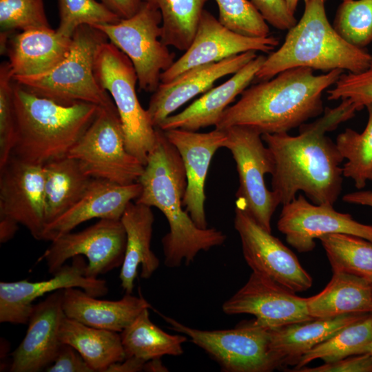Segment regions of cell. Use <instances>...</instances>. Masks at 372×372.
Instances as JSON below:
<instances>
[{
    "label": "cell",
    "instance_id": "cell-1",
    "mask_svg": "<svg viewBox=\"0 0 372 372\" xmlns=\"http://www.w3.org/2000/svg\"><path fill=\"white\" fill-rule=\"evenodd\" d=\"M356 112L351 101L343 99L335 107H326L313 122L301 125L297 136L262 135L273 158L271 188L280 205L291 202L301 191L315 204L333 205L342 190L340 165L344 158L327 134Z\"/></svg>",
    "mask_w": 372,
    "mask_h": 372
},
{
    "label": "cell",
    "instance_id": "cell-2",
    "mask_svg": "<svg viewBox=\"0 0 372 372\" xmlns=\"http://www.w3.org/2000/svg\"><path fill=\"white\" fill-rule=\"evenodd\" d=\"M342 70L315 75L309 68L285 70L246 88L223 112L215 128H252L262 134L288 132L324 112L322 95L334 85Z\"/></svg>",
    "mask_w": 372,
    "mask_h": 372
},
{
    "label": "cell",
    "instance_id": "cell-3",
    "mask_svg": "<svg viewBox=\"0 0 372 372\" xmlns=\"http://www.w3.org/2000/svg\"><path fill=\"white\" fill-rule=\"evenodd\" d=\"M156 130L155 145L138 180L141 192L134 202L155 207L165 215L169 227L162 238L165 265L173 268L189 265L200 251L223 244L226 236L215 228L198 227L183 209L187 187L183 160L163 131Z\"/></svg>",
    "mask_w": 372,
    "mask_h": 372
},
{
    "label": "cell",
    "instance_id": "cell-4",
    "mask_svg": "<svg viewBox=\"0 0 372 372\" xmlns=\"http://www.w3.org/2000/svg\"><path fill=\"white\" fill-rule=\"evenodd\" d=\"M12 96L16 139L11 156L41 166L68 156L100 107L85 102L59 103L14 81Z\"/></svg>",
    "mask_w": 372,
    "mask_h": 372
},
{
    "label": "cell",
    "instance_id": "cell-5",
    "mask_svg": "<svg viewBox=\"0 0 372 372\" xmlns=\"http://www.w3.org/2000/svg\"><path fill=\"white\" fill-rule=\"evenodd\" d=\"M327 0H308L298 22L287 30L281 46L266 57L256 73L260 81L289 68L305 67L330 72L358 73L369 65L371 54L345 41L328 21Z\"/></svg>",
    "mask_w": 372,
    "mask_h": 372
},
{
    "label": "cell",
    "instance_id": "cell-6",
    "mask_svg": "<svg viewBox=\"0 0 372 372\" xmlns=\"http://www.w3.org/2000/svg\"><path fill=\"white\" fill-rule=\"evenodd\" d=\"M107 40L98 29L81 25L72 37L69 54L54 68L41 74L14 76L12 80L34 94L63 105L85 102L115 108L110 95L100 85L94 74L98 49Z\"/></svg>",
    "mask_w": 372,
    "mask_h": 372
},
{
    "label": "cell",
    "instance_id": "cell-7",
    "mask_svg": "<svg viewBox=\"0 0 372 372\" xmlns=\"http://www.w3.org/2000/svg\"><path fill=\"white\" fill-rule=\"evenodd\" d=\"M94 74L116 105L127 150L145 166L155 145L157 130L138 99V77L132 61L113 43L105 41L98 49Z\"/></svg>",
    "mask_w": 372,
    "mask_h": 372
},
{
    "label": "cell",
    "instance_id": "cell-8",
    "mask_svg": "<svg viewBox=\"0 0 372 372\" xmlns=\"http://www.w3.org/2000/svg\"><path fill=\"white\" fill-rule=\"evenodd\" d=\"M161 23L160 10L143 1L132 17L116 23L92 26L128 56L136 71L139 89L147 92L156 90L161 74L175 61V54L161 40Z\"/></svg>",
    "mask_w": 372,
    "mask_h": 372
},
{
    "label": "cell",
    "instance_id": "cell-9",
    "mask_svg": "<svg viewBox=\"0 0 372 372\" xmlns=\"http://www.w3.org/2000/svg\"><path fill=\"white\" fill-rule=\"evenodd\" d=\"M68 156L76 160L90 178L120 185L138 182L144 165L126 149L116 107L98 113Z\"/></svg>",
    "mask_w": 372,
    "mask_h": 372
},
{
    "label": "cell",
    "instance_id": "cell-10",
    "mask_svg": "<svg viewBox=\"0 0 372 372\" xmlns=\"http://www.w3.org/2000/svg\"><path fill=\"white\" fill-rule=\"evenodd\" d=\"M170 327L210 355L228 372H269L280 366L270 349V329L255 320L236 328L200 330L160 313Z\"/></svg>",
    "mask_w": 372,
    "mask_h": 372
},
{
    "label": "cell",
    "instance_id": "cell-11",
    "mask_svg": "<svg viewBox=\"0 0 372 372\" xmlns=\"http://www.w3.org/2000/svg\"><path fill=\"white\" fill-rule=\"evenodd\" d=\"M225 131L223 147L231 152L239 178L236 205L271 232V217L280 203L275 193L267 189L265 176L274 171L273 156L264 145L259 132L244 126H233Z\"/></svg>",
    "mask_w": 372,
    "mask_h": 372
},
{
    "label": "cell",
    "instance_id": "cell-12",
    "mask_svg": "<svg viewBox=\"0 0 372 372\" xmlns=\"http://www.w3.org/2000/svg\"><path fill=\"white\" fill-rule=\"evenodd\" d=\"M39 260H44L52 275L76 256H85V276L98 278L121 267L126 248V233L121 220L100 219L79 232H68L51 241Z\"/></svg>",
    "mask_w": 372,
    "mask_h": 372
},
{
    "label": "cell",
    "instance_id": "cell-13",
    "mask_svg": "<svg viewBox=\"0 0 372 372\" xmlns=\"http://www.w3.org/2000/svg\"><path fill=\"white\" fill-rule=\"evenodd\" d=\"M234 227L240 238L244 258L252 272L270 278L294 293L311 287L313 279L296 256L238 205Z\"/></svg>",
    "mask_w": 372,
    "mask_h": 372
},
{
    "label": "cell",
    "instance_id": "cell-14",
    "mask_svg": "<svg viewBox=\"0 0 372 372\" xmlns=\"http://www.w3.org/2000/svg\"><path fill=\"white\" fill-rule=\"evenodd\" d=\"M278 38L249 37L224 26L209 12L203 10L193 41L185 53L161 76L167 83L185 71L218 62L248 51L271 53L278 45Z\"/></svg>",
    "mask_w": 372,
    "mask_h": 372
},
{
    "label": "cell",
    "instance_id": "cell-15",
    "mask_svg": "<svg viewBox=\"0 0 372 372\" xmlns=\"http://www.w3.org/2000/svg\"><path fill=\"white\" fill-rule=\"evenodd\" d=\"M222 309L227 315H253L258 324L268 329L313 319L308 312L307 298L298 296L270 278L254 272L223 303Z\"/></svg>",
    "mask_w": 372,
    "mask_h": 372
},
{
    "label": "cell",
    "instance_id": "cell-16",
    "mask_svg": "<svg viewBox=\"0 0 372 372\" xmlns=\"http://www.w3.org/2000/svg\"><path fill=\"white\" fill-rule=\"evenodd\" d=\"M278 230L300 253L311 251L316 239L330 234H347L372 241V225L360 223L329 204H311L302 194L282 205Z\"/></svg>",
    "mask_w": 372,
    "mask_h": 372
},
{
    "label": "cell",
    "instance_id": "cell-17",
    "mask_svg": "<svg viewBox=\"0 0 372 372\" xmlns=\"http://www.w3.org/2000/svg\"><path fill=\"white\" fill-rule=\"evenodd\" d=\"M0 217L22 225L41 240L46 225L43 166L11 156L0 167Z\"/></svg>",
    "mask_w": 372,
    "mask_h": 372
},
{
    "label": "cell",
    "instance_id": "cell-18",
    "mask_svg": "<svg viewBox=\"0 0 372 372\" xmlns=\"http://www.w3.org/2000/svg\"><path fill=\"white\" fill-rule=\"evenodd\" d=\"M86 267L83 257L76 256L72 258L71 265H64L49 280L1 282L0 322L28 324L34 301L49 292L79 287L94 297L106 295L108 293L106 281L85 276Z\"/></svg>",
    "mask_w": 372,
    "mask_h": 372
},
{
    "label": "cell",
    "instance_id": "cell-19",
    "mask_svg": "<svg viewBox=\"0 0 372 372\" xmlns=\"http://www.w3.org/2000/svg\"><path fill=\"white\" fill-rule=\"evenodd\" d=\"M163 132L179 152L185 169L187 187L183 207L198 227L206 229L205 183L214 154L223 147L226 132L216 128L205 133L181 129Z\"/></svg>",
    "mask_w": 372,
    "mask_h": 372
},
{
    "label": "cell",
    "instance_id": "cell-20",
    "mask_svg": "<svg viewBox=\"0 0 372 372\" xmlns=\"http://www.w3.org/2000/svg\"><path fill=\"white\" fill-rule=\"evenodd\" d=\"M63 289L54 291L34 305L26 334L12 353L11 372H39L54 361L63 344L59 336L66 316L63 309Z\"/></svg>",
    "mask_w": 372,
    "mask_h": 372
},
{
    "label": "cell",
    "instance_id": "cell-21",
    "mask_svg": "<svg viewBox=\"0 0 372 372\" xmlns=\"http://www.w3.org/2000/svg\"><path fill=\"white\" fill-rule=\"evenodd\" d=\"M248 51L222 61L191 68L167 83H161L153 92L147 112L153 126L158 128L183 105L212 88L219 79L234 74L257 56Z\"/></svg>",
    "mask_w": 372,
    "mask_h": 372
},
{
    "label": "cell",
    "instance_id": "cell-22",
    "mask_svg": "<svg viewBox=\"0 0 372 372\" xmlns=\"http://www.w3.org/2000/svg\"><path fill=\"white\" fill-rule=\"evenodd\" d=\"M141 192L138 182L120 185L93 178L76 204L46 225L41 240L52 241L93 218L121 220L127 205L136 200Z\"/></svg>",
    "mask_w": 372,
    "mask_h": 372
},
{
    "label": "cell",
    "instance_id": "cell-23",
    "mask_svg": "<svg viewBox=\"0 0 372 372\" xmlns=\"http://www.w3.org/2000/svg\"><path fill=\"white\" fill-rule=\"evenodd\" d=\"M266 56L258 55L225 83L211 88L180 112L168 116L158 127L163 131L181 129L198 131L216 126L224 111L256 78Z\"/></svg>",
    "mask_w": 372,
    "mask_h": 372
},
{
    "label": "cell",
    "instance_id": "cell-24",
    "mask_svg": "<svg viewBox=\"0 0 372 372\" xmlns=\"http://www.w3.org/2000/svg\"><path fill=\"white\" fill-rule=\"evenodd\" d=\"M72 37L50 27L21 31L8 42L6 52L12 78L45 73L69 54Z\"/></svg>",
    "mask_w": 372,
    "mask_h": 372
},
{
    "label": "cell",
    "instance_id": "cell-25",
    "mask_svg": "<svg viewBox=\"0 0 372 372\" xmlns=\"http://www.w3.org/2000/svg\"><path fill=\"white\" fill-rule=\"evenodd\" d=\"M89 295L83 289H63V309L67 317L85 325L116 332L128 327L151 304L142 296L125 295L118 300H104Z\"/></svg>",
    "mask_w": 372,
    "mask_h": 372
},
{
    "label": "cell",
    "instance_id": "cell-26",
    "mask_svg": "<svg viewBox=\"0 0 372 372\" xmlns=\"http://www.w3.org/2000/svg\"><path fill=\"white\" fill-rule=\"evenodd\" d=\"M121 221L126 233V248L119 278L125 293H131L138 266L141 267V278L147 279L160 265L151 249L154 216L150 207L132 201Z\"/></svg>",
    "mask_w": 372,
    "mask_h": 372
},
{
    "label": "cell",
    "instance_id": "cell-27",
    "mask_svg": "<svg viewBox=\"0 0 372 372\" xmlns=\"http://www.w3.org/2000/svg\"><path fill=\"white\" fill-rule=\"evenodd\" d=\"M369 313H351L270 329V349L280 366L296 365L300 358L349 324Z\"/></svg>",
    "mask_w": 372,
    "mask_h": 372
},
{
    "label": "cell",
    "instance_id": "cell-28",
    "mask_svg": "<svg viewBox=\"0 0 372 372\" xmlns=\"http://www.w3.org/2000/svg\"><path fill=\"white\" fill-rule=\"evenodd\" d=\"M326 287L307 298L310 316L328 318L351 313H372V282L347 273L333 272Z\"/></svg>",
    "mask_w": 372,
    "mask_h": 372
},
{
    "label": "cell",
    "instance_id": "cell-29",
    "mask_svg": "<svg viewBox=\"0 0 372 372\" xmlns=\"http://www.w3.org/2000/svg\"><path fill=\"white\" fill-rule=\"evenodd\" d=\"M62 343L74 347L94 372H105L112 364L125 358L118 332L85 325L67 316L59 333Z\"/></svg>",
    "mask_w": 372,
    "mask_h": 372
},
{
    "label": "cell",
    "instance_id": "cell-30",
    "mask_svg": "<svg viewBox=\"0 0 372 372\" xmlns=\"http://www.w3.org/2000/svg\"><path fill=\"white\" fill-rule=\"evenodd\" d=\"M43 168L47 225L76 204L93 178L82 170L76 160L69 156L49 162Z\"/></svg>",
    "mask_w": 372,
    "mask_h": 372
},
{
    "label": "cell",
    "instance_id": "cell-31",
    "mask_svg": "<svg viewBox=\"0 0 372 372\" xmlns=\"http://www.w3.org/2000/svg\"><path fill=\"white\" fill-rule=\"evenodd\" d=\"M148 309H143L121 332L125 358L135 357L147 361L167 355L183 354V344L187 337L172 335L160 329L150 320Z\"/></svg>",
    "mask_w": 372,
    "mask_h": 372
},
{
    "label": "cell",
    "instance_id": "cell-32",
    "mask_svg": "<svg viewBox=\"0 0 372 372\" xmlns=\"http://www.w3.org/2000/svg\"><path fill=\"white\" fill-rule=\"evenodd\" d=\"M158 8L162 17L161 41L180 51L191 45L207 0H142Z\"/></svg>",
    "mask_w": 372,
    "mask_h": 372
},
{
    "label": "cell",
    "instance_id": "cell-33",
    "mask_svg": "<svg viewBox=\"0 0 372 372\" xmlns=\"http://www.w3.org/2000/svg\"><path fill=\"white\" fill-rule=\"evenodd\" d=\"M372 335V313L343 327L323 342L302 355L292 371L315 360L333 362L347 357L362 354Z\"/></svg>",
    "mask_w": 372,
    "mask_h": 372
},
{
    "label": "cell",
    "instance_id": "cell-34",
    "mask_svg": "<svg viewBox=\"0 0 372 372\" xmlns=\"http://www.w3.org/2000/svg\"><path fill=\"white\" fill-rule=\"evenodd\" d=\"M333 272L360 276L372 282V241L347 234L320 238Z\"/></svg>",
    "mask_w": 372,
    "mask_h": 372
},
{
    "label": "cell",
    "instance_id": "cell-35",
    "mask_svg": "<svg viewBox=\"0 0 372 372\" xmlns=\"http://www.w3.org/2000/svg\"><path fill=\"white\" fill-rule=\"evenodd\" d=\"M368 121L362 132L347 128L338 134L335 144L347 162L343 176L354 181L358 189L365 187L372 174V104L366 107Z\"/></svg>",
    "mask_w": 372,
    "mask_h": 372
},
{
    "label": "cell",
    "instance_id": "cell-36",
    "mask_svg": "<svg viewBox=\"0 0 372 372\" xmlns=\"http://www.w3.org/2000/svg\"><path fill=\"white\" fill-rule=\"evenodd\" d=\"M332 25L348 43L365 48L372 42V0L342 1Z\"/></svg>",
    "mask_w": 372,
    "mask_h": 372
},
{
    "label": "cell",
    "instance_id": "cell-37",
    "mask_svg": "<svg viewBox=\"0 0 372 372\" xmlns=\"http://www.w3.org/2000/svg\"><path fill=\"white\" fill-rule=\"evenodd\" d=\"M60 22L56 31L72 37L81 25L112 24L121 19L103 3L96 0H57Z\"/></svg>",
    "mask_w": 372,
    "mask_h": 372
},
{
    "label": "cell",
    "instance_id": "cell-38",
    "mask_svg": "<svg viewBox=\"0 0 372 372\" xmlns=\"http://www.w3.org/2000/svg\"><path fill=\"white\" fill-rule=\"evenodd\" d=\"M218 21L226 28L249 37H267L269 28L260 12L248 0H215Z\"/></svg>",
    "mask_w": 372,
    "mask_h": 372
},
{
    "label": "cell",
    "instance_id": "cell-39",
    "mask_svg": "<svg viewBox=\"0 0 372 372\" xmlns=\"http://www.w3.org/2000/svg\"><path fill=\"white\" fill-rule=\"evenodd\" d=\"M1 32L49 28L43 0H0Z\"/></svg>",
    "mask_w": 372,
    "mask_h": 372
},
{
    "label": "cell",
    "instance_id": "cell-40",
    "mask_svg": "<svg viewBox=\"0 0 372 372\" xmlns=\"http://www.w3.org/2000/svg\"><path fill=\"white\" fill-rule=\"evenodd\" d=\"M12 75L8 62L0 66V167L10 158L16 139Z\"/></svg>",
    "mask_w": 372,
    "mask_h": 372
},
{
    "label": "cell",
    "instance_id": "cell-41",
    "mask_svg": "<svg viewBox=\"0 0 372 372\" xmlns=\"http://www.w3.org/2000/svg\"><path fill=\"white\" fill-rule=\"evenodd\" d=\"M327 92L328 100L348 99L357 111L372 104V53L366 69L358 73L343 72Z\"/></svg>",
    "mask_w": 372,
    "mask_h": 372
},
{
    "label": "cell",
    "instance_id": "cell-42",
    "mask_svg": "<svg viewBox=\"0 0 372 372\" xmlns=\"http://www.w3.org/2000/svg\"><path fill=\"white\" fill-rule=\"evenodd\" d=\"M267 23L280 30H289L297 20L285 0H251Z\"/></svg>",
    "mask_w": 372,
    "mask_h": 372
},
{
    "label": "cell",
    "instance_id": "cell-43",
    "mask_svg": "<svg viewBox=\"0 0 372 372\" xmlns=\"http://www.w3.org/2000/svg\"><path fill=\"white\" fill-rule=\"evenodd\" d=\"M296 372H372V355L369 353L353 355L316 367L304 366Z\"/></svg>",
    "mask_w": 372,
    "mask_h": 372
},
{
    "label": "cell",
    "instance_id": "cell-44",
    "mask_svg": "<svg viewBox=\"0 0 372 372\" xmlns=\"http://www.w3.org/2000/svg\"><path fill=\"white\" fill-rule=\"evenodd\" d=\"M47 372H94L81 354L72 346L63 343Z\"/></svg>",
    "mask_w": 372,
    "mask_h": 372
},
{
    "label": "cell",
    "instance_id": "cell-45",
    "mask_svg": "<svg viewBox=\"0 0 372 372\" xmlns=\"http://www.w3.org/2000/svg\"><path fill=\"white\" fill-rule=\"evenodd\" d=\"M106 6L121 19H127L134 15L140 8L142 0H101Z\"/></svg>",
    "mask_w": 372,
    "mask_h": 372
},
{
    "label": "cell",
    "instance_id": "cell-46",
    "mask_svg": "<svg viewBox=\"0 0 372 372\" xmlns=\"http://www.w3.org/2000/svg\"><path fill=\"white\" fill-rule=\"evenodd\" d=\"M146 361L135 357L125 358L121 362L111 364L105 372H138L143 371Z\"/></svg>",
    "mask_w": 372,
    "mask_h": 372
},
{
    "label": "cell",
    "instance_id": "cell-47",
    "mask_svg": "<svg viewBox=\"0 0 372 372\" xmlns=\"http://www.w3.org/2000/svg\"><path fill=\"white\" fill-rule=\"evenodd\" d=\"M18 223L4 217H0V242L5 243L14 237L18 230Z\"/></svg>",
    "mask_w": 372,
    "mask_h": 372
},
{
    "label": "cell",
    "instance_id": "cell-48",
    "mask_svg": "<svg viewBox=\"0 0 372 372\" xmlns=\"http://www.w3.org/2000/svg\"><path fill=\"white\" fill-rule=\"evenodd\" d=\"M343 200L348 203L367 206L372 202V190L355 192L345 194Z\"/></svg>",
    "mask_w": 372,
    "mask_h": 372
},
{
    "label": "cell",
    "instance_id": "cell-49",
    "mask_svg": "<svg viewBox=\"0 0 372 372\" xmlns=\"http://www.w3.org/2000/svg\"><path fill=\"white\" fill-rule=\"evenodd\" d=\"M143 371L147 372H167L168 369L162 363L160 358H155L145 362Z\"/></svg>",
    "mask_w": 372,
    "mask_h": 372
},
{
    "label": "cell",
    "instance_id": "cell-50",
    "mask_svg": "<svg viewBox=\"0 0 372 372\" xmlns=\"http://www.w3.org/2000/svg\"><path fill=\"white\" fill-rule=\"evenodd\" d=\"M288 8L292 13H295L299 0H285Z\"/></svg>",
    "mask_w": 372,
    "mask_h": 372
},
{
    "label": "cell",
    "instance_id": "cell-51",
    "mask_svg": "<svg viewBox=\"0 0 372 372\" xmlns=\"http://www.w3.org/2000/svg\"><path fill=\"white\" fill-rule=\"evenodd\" d=\"M362 353H369L372 355V335L370 342L364 349Z\"/></svg>",
    "mask_w": 372,
    "mask_h": 372
},
{
    "label": "cell",
    "instance_id": "cell-52",
    "mask_svg": "<svg viewBox=\"0 0 372 372\" xmlns=\"http://www.w3.org/2000/svg\"><path fill=\"white\" fill-rule=\"evenodd\" d=\"M367 206L372 207V202L369 203Z\"/></svg>",
    "mask_w": 372,
    "mask_h": 372
},
{
    "label": "cell",
    "instance_id": "cell-53",
    "mask_svg": "<svg viewBox=\"0 0 372 372\" xmlns=\"http://www.w3.org/2000/svg\"><path fill=\"white\" fill-rule=\"evenodd\" d=\"M369 180H371L372 182V174H371V176L370 178H369Z\"/></svg>",
    "mask_w": 372,
    "mask_h": 372
},
{
    "label": "cell",
    "instance_id": "cell-54",
    "mask_svg": "<svg viewBox=\"0 0 372 372\" xmlns=\"http://www.w3.org/2000/svg\"><path fill=\"white\" fill-rule=\"evenodd\" d=\"M304 1V3H306L308 0H303Z\"/></svg>",
    "mask_w": 372,
    "mask_h": 372
},
{
    "label": "cell",
    "instance_id": "cell-55",
    "mask_svg": "<svg viewBox=\"0 0 372 372\" xmlns=\"http://www.w3.org/2000/svg\"><path fill=\"white\" fill-rule=\"evenodd\" d=\"M342 1H351V0H342Z\"/></svg>",
    "mask_w": 372,
    "mask_h": 372
}]
</instances>
